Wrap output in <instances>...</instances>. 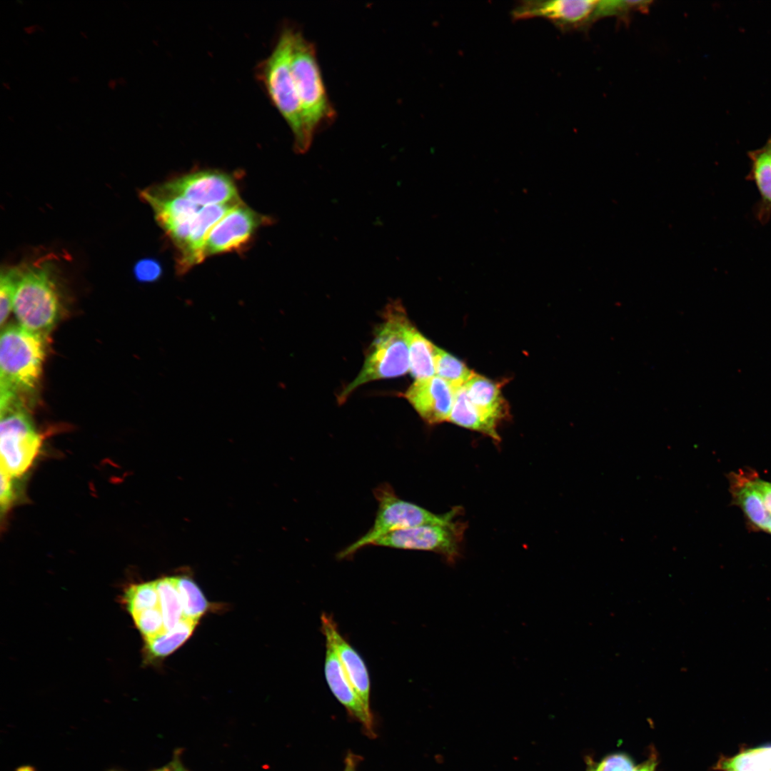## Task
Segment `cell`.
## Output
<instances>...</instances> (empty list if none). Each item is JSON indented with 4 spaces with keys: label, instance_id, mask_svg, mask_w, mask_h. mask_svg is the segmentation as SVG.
Masks as SVG:
<instances>
[{
    "label": "cell",
    "instance_id": "1",
    "mask_svg": "<svg viewBox=\"0 0 771 771\" xmlns=\"http://www.w3.org/2000/svg\"><path fill=\"white\" fill-rule=\"evenodd\" d=\"M412 326L400 300L387 304L359 374L338 397L340 404L365 383L399 377L409 371L408 333Z\"/></svg>",
    "mask_w": 771,
    "mask_h": 771
},
{
    "label": "cell",
    "instance_id": "2",
    "mask_svg": "<svg viewBox=\"0 0 771 771\" xmlns=\"http://www.w3.org/2000/svg\"><path fill=\"white\" fill-rule=\"evenodd\" d=\"M294 31L291 26L283 28L271 54L260 63L258 76L293 133L294 151L303 154L309 150L313 136L306 127L291 70Z\"/></svg>",
    "mask_w": 771,
    "mask_h": 771
},
{
    "label": "cell",
    "instance_id": "3",
    "mask_svg": "<svg viewBox=\"0 0 771 771\" xmlns=\"http://www.w3.org/2000/svg\"><path fill=\"white\" fill-rule=\"evenodd\" d=\"M46 338L22 327L9 325L0 340V406L23 403L41 376Z\"/></svg>",
    "mask_w": 771,
    "mask_h": 771
},
{
    "label": "cell",
    "instance_id": "4",
    "mask_svg": "<svg viewBox=\"0 0 771 771\" xmlns=\"http://www.w3.org/2000/svg\"><path fill=\"white\" fill-rule=\"evenodd\" d=\"M17 267L14 314L21 327L47 338L60 311L54 263L45 258Z\"/></svg>",
    "mask_w": 771,
    "mask_h": 771
},
{
    "label": "cell",
    "instance_id": "5",
    "mask_svg": "<svg viewBox=\"0 0 771 771\" xmlns=\"http://www.w3.org/2000/svg\"><path fill=\"white\" fill-rule=\"evenodd\" d=\"M378 510L372 527L363 535L338 553L339 559L353 556L364 547L373 545L379 538L400 529L421 525H448L456 521L461 508L438 515L413 503L400 498L388 483H382L373 490Z\"/></svg>",
    "mask_w": 771,
    "mask_h": 771
},
{
    "label": "cell",
    "instance_id": "6",
    "mask_svg": "<svg viewBox=\"0 0 771 771\" xmlns=\"http://www.w3.org/2000/svg\"><path fill=\"white\" fill-rule=\"evenodd\" d=\"M291 63L304 121L314 136L321 127L332 123L336 113L326 92L316 47L297 29L293 34Z\"/></svg>",
    "mask_w": 771,
    "mask_h": 771
},
{
    "label": "cell",
    "instance_id": "7",
    "mask_svg": "<svg viewBox=\"0 0 771 771\" xmlns=\"http://www.w3.org/2000/svg\"><path fill=\"white\" fill-rule=\"evenodd\" d=\"M1 470L14 479L23 476L39 453L42 438L25 410L16 403L0 408Z\"/></svg>",
    "mask_w": 771,
    "mask_h": 771
},
{
    "label": "cell",
    "instance_id": "8",
    "mask_svg": "<svg viewBox=\"0 0 771 771\" xmlns=\"http://www.w3.org/2000/svg\"><path fill=\"white\" fill-rule=\"evenodd\" d=\"M153 188L159 193L183 198L201 207L241 201L231 176L214 170L189 173Z\"/></svg>",
    "mask_w": 771,
    "mask_h": 771
},
{
    "label": "cell",
    "instance_id": "9",
    "mask_svg": "<svg viewBox=\"0 0 771 771\" xmlns=\"http://www.w3.org/2000/svg\"><path fill=\"white\" fill-rule=\"evenodd\" d=\"M465 528L463 523L457 520L448 525H421L391 532L377 540L373 545L431 551L453 563L460 553Z\"/></svg>",
    "mask_w": 771,
    "mask_h": 771
},
{
    "label": "cell",
    "instance_id": "10",
    "mask_svg": "<svg viewBox=\"0 0 771 771\" xmlns=\"http://www.w3.org/2000/svg\"><path fill=\"white\" fill-rule=\"evenodd\" d=\"M268 223L269 218L253 211L241 201L210 232L203 248V258L244 249L258 228Z\"/></svg>",
    "mask_w": 771,
    "mask_h": 771
},
{
    "label": "cell",
    "instance_id": "11",
    "mask_svg": "<svg viewBox=\"0 0 771 771\" xmlns=\"http://www.w3.org/2000/svg\"><path fill=\"white\" fill-rule=\"evenodd\" d=\"M599 1L527 0L518 1L511 10L514 21L542 18L560 30L578 29L597 19Z\"/></svg>",
    "mask_w": 771,
    "mask_h": 771
},
{
    "label": "cell",
    "instance_id": "12",
    "mask_svg": "<svg viewBox=\"0 0 771 771\" xmlns=\"http://www.w3.org/2000/svg\"><path fill=\"white\" fill-rule=\"evenodd\" d=\"M141 195L151 206L157 223L176 247L177 255L181 253L202 207L183 198L159 193L153 187L142 191Z\"/></svg>",
    "mask_w": 771,
    "mask_h": 771
},
{
    "label": "cell",
    "instance_id": "13",
    "mask_svg": "<svg viewBox=\"0 0 771 771\" xmlns=\"http://www.w3.org/2000/svg\"><path fill=\"white\" fill-rule=\"evenodd\" d=\"M455 389L434 376L418 379L403 394L424 421L430 425L448 420Z\"/></svg>",
    "mask_w": 771,
    "mask_h": 771
},
{
    "label": "cell",
    "instance_id": "14",
    "mask_svg": "<svg viewBox=\"0 0 771 771\" xmlns=\"http://www.w3.org/2000/svg\"><path fill=\"white\" fill-rule=\"evenodd\" d=\"M325 676L327 683L337 700L348 712L358 719L370 732L372 731V716L355 690L343 667L333 642L326 638Z\"/></svg>",
    "mask_w": 771,
    "mask_h": 771
},
{
    "label": "cell",
    "instance_id": "15",
    "mask_svg": "<svg viewBox=\"0 0 771 771\" xmlns=\"http://www.w3.org/2000/svg\"><path fill=\"white\" fill-rule=\"evenodd\" d=\"M321 630L331 640L343 667L366 707L370 710V679L364 661L342 637L333 619L326 613L321 617Z\"/></svg>",
    "mask_w": 771,
    "mask_h": 771
},
{
    "label": "cell",
    "instance_id": "16",
    "mask_svg": "<svg viewBox=\"0 0 771 771\" xmlns=\"http://www.w3.org/2000/svg\"><path fill=\"white\" fill-rule=\"evenodd\" d=\"M239 202L208 206L200 209L186 246L182 252L177 255L178 274L186 273L193 266L204 260L203 248L210 232L216 223Z\"/></svg>",
    "mask_w": 771,
    "mask_h": 771
},
{
    "label": "cell",
    "instance_id": "17",
    "mask_svg": "<svg viewBox=\"0 0 771 771\" xmlns=\"http://www.w3.org/2000/svg\"><path fill=\"white\" fill-rule=\"evenodd\" d=\"M464 387L473 405L485 418L498 424L507 416L508 405L498 383L475 373Z\"/></svg>",
    "mask_w": 771,
    "mask_h": 771
},
{
    "label": "cell",
    "instance_id": "18",
    "mask_svg": "<svg viewBox=\"0 0 771 771\" xmlns=\"http://www.w3.org/2000/svg\"><path fill=\"white\" fill-rule=\"evenodd\" d=\"M751 161L746 179L753 181L760 198L754 208L755 218L766 224L771 217V161L764 146L748 152Z\"/></svg>",
    "mask_w": 771,
    "mask_h": 771
},
{
    "label": "cell",
    "instance_id": "19",
    "mask_svg": "<svg viewBox=\"0 0 771 771\" xmlns=\"http://www.w3.org/2000/svg\"><path fill=\"white\" fill-rule=\"evenodd\" d=\"M459 426L480 432L498 442V424L485 418L468 399L464 386L455 389V399L448 420Z\"/></svg>",
    "mask_w": 771,
    "mask_h": 771
},
{
    "label": "cell",
    "instance_id": "20",
    "mask_svg": "<svg viewBox=\"0 0 771 771\" xmlns=\"http://www.w3.org/2000/svg\"><path fill=\"white\" fill-rule=\"evenodd\" d=\"M733 498L749 520L759 528L767 530L771 515L754 483V478L736 475L732 485Z\"/></svg>",
    "mask_w": 771,
    "mask_h": 771
},
{
    "label": "cell",
    "instance_id": "21",
    "mask_svg": "<svg viewBox=\"0 0 771 771\" xmlns=\"http://www.w3.org/2000/svg\"><path fill=\"white\" fill-rule=\"evenodd\" d=\"M434 347L415 326H411L408 333L409 371L415 380L435 376Z\"/></svg>",
    "mask_w": 771,
    "mask_h": 771
},
{
    "label": "cell",
    "instance_id": "22",
    "mask_svg": "<svg viewBox=\"0 0 771 771\" xmlns=\"http://www.w3.org/2000/svg\"><path fill=\"white\" fill-rule=\"evenodd\" d=\"M198 621L184 618L176 627L145 640L146 650L153 658L165 657L181 647L192 635Z\"/></svg>",
    "mask_w": 771,
    "mask_h": 771
},
{
    "label": "cell",
    "instance_id": "23",
    "mask_svg": "<svg viewBox=\"0 0 771 771\" xmlns=\"http://www.w3.org/2000/svg\"><path fill=\"white\" fill-rule=\"evenodd\" d=\"M155 582L165 628L166 631L171 630L185 618L177 590L176 577H165Z\"/></svg>",
    "mask_w": 771,
    "mask_h": 771
},
{
    "label": "cell",
    "instance_id": "24",
    "mask_svg": "<svg viewBox=\"0 0 771 771\" xmlns=\"http://www.w3.org/2000/svg\"><path fill=\"white\" fill-rule=\"evenodd\" d=\"M434 361L436 376L455 389L463 386L475 374L463 362L435 346Z\"/></svg>",
    "mask_w": 771,
    "mask_h": 771
},
{
    "label": "cell",
    "instance_id": "25",
    "mask_svg": "<svg viewBox=\"0 0 771 771\" xmlns=\"http://www.w3.org/2000/svg\"><path fill=\"white\" fill-rule=\"evenodd\" d=\"M178 592L185 618L199 621L210 604L196 583L187 576L176 577Z\"/></svg>",
    "mask_w": 771,
    "mask_h": 771
},
{
    "label": "cell",
    "instance_id": "26",
    "mask_svg": "<svg viewBox=\"0 0 771 771\" xmlns=\"http://www.w3.org/2000/svg\"><path fill=\"white\" fill-rule=\"evenodd\" d=\"M723 771H771V745L745 750L720 764Z\"/></svg>",
    "mask_w": 771,
    "mask_h": 771
},
{
    "label": "cell",
    "instance_id": "27",
    "mask_svg": "<svg viewBox=\"0 0 771 771\" xmlns=\"http://www.w3.org/2000/svg\"><path fill=\"white\" fill-rule=\"evenodd\" d=\"M124 600L131 617L160 606L159 595L155 581L131 585L126 590Z\"/></svg>",
    "mask_w": 771,
    "mask_h": 771
},
{
    "label": "cell",
    "instance_id": "28",
    "mask_svg": "<svg viewBox=\"0 0 771 771\" xmlns=\"http://www.w3.org/2000/svg\"><path fill=\"white\" fill-rule=\"evenodd\" d=\"M18 277V267L2 269L0 278V323L3 326L13 309Z\"/></svg>",
    "mask_w": 771,
    "mask_h": 771
},
{
    "label": "cell",
    "instance_id": "29",
    "mask_svg": "<svg viewBox=\"0 0 771 771\" xmlns=\"http://www.w3.org/2000/svg\"><path fill=\"white\" fill-rule=\"evenodd\" d=\"M132 618L144 640L155 638L166 632L160 606L143 611Z\"/></svg>",
    "mask_w": 771,
    "mask_h": 771
},
{
    "label": "cell",
    "instance_id": "30",
    "mask_svg": "<svg viewBox=\"0 0 771 771\" xmlns=\"http://www.w3.org/2000/svg\"><path fill=\"white\" fill-rule=\"evenodd\" d=\"M650 4L646 1H599L596 18L627 16L633 11H645Z\"/></svg>",
    "mask_w": 771,
    "mask_h": 771
},
{
    "label": "cell",
    "instance_id": "31",
    "mask_svg": "<svg viewBox=\"0 0 771 771\" xmlns=\"http://www.w3.org/2000/svg\"><path fill=\"white\" fill-rule=\"evenodd\" d=\"M633 760L625 754L618 753L607 756L598 765L597 771H633Z\"/></svg>",
    "mask_w": 771,
    "mask_h": 771
},
{
    "label": "cell",
    "instance_id": "32",
    "mask_svg": "<svg viewBox=\"0 0 771 771\" xmlns=\"http://www.w3.org/2000/svg\"><path fill=\"white\" fill-rule=\"evenodd\" d=\"M134 274L139 281L152 282L159 278L161 274V268L158 262L153 259L146 258L138 261L136 264Z\"/></svg>",
    "mask_w": 771,
    "mask_h": 771
},
{
    "label": "cell",
    "instance_id": "33",
    "mask_svg": "<svg viewBox=\"0 0 771 771\" xmlns=\"http://www.w3.org/2000/svg\"><path fill=\"white\" fill-rule=\"evenodd\" d=\"M14 478L1 470L0 504L1 511H6L14 498Z\"/></svg>",
    "mask_w": 771,
    "mask_h": 771
},
{
    "label": "cell",
    "instance_id": "34",
    "mask_svg": "<svg viewBox=\"0 0 771 771\" xmlns=\"http://www.w3.org/2000/svg\"><path fill=\"white\" fill-rule=\"evenodd\" d=\"M754 483L762 497L767 510L771 515V483L754 478Z\"/></svg>",
    "mask_w": 771,
    "mask_h": 771
},
{
    "label": "cell",
    "instance_id": "35",
    "mask_svg": "<svg viewBox=\"0 0 771 771\" xmlns=\"http://www.w3.org/2000/svg\"><path fill=\"white\" fill-rule=\"evenodd\" d=\"M657 765L655 755H650V757L641 765L634 767L633 771H655Z\"/></svg>",
    "mask_w": 771,
    "mask_h": 771
},
{
    "label": "cell",
    "instance_id": "36",
    "mask_svg": "<svg viewBox=\"0 0 771 771\" xmlns=\"http://www.w3.org/2000/svg\"><path fill=\"white\" fill-rule=\"evenodd\" d=\"M357 761L358 760L356 759L355 755L352 754L348 755L346 759L345 768L343 771H356V769L357 765Z\"/></svg>",
    "mask_w": 771,
    "mask_h": 771
},
{
    "label": "cell",
    "instance_id": "37",
    "mask_svg": "<svg viewBox=\"0 0 771 771\" xmlns=\"http://www.w3.org/2000/svg\"><path fill=\"white\" fill-rule=\"evenodd\" d=\"M113 771H119V770H113ZM153 771H183V770L181 766L178 765L177 762H172L170 765H166V766H165V767H163L162 768H159L158 770H153Z\"/></svg>",
    "mask_w": 771,
    "mask_h": 771
},
{
    "label": "cell",
    "instance_id": "38",
    "mask_svg": "<svg viewBox=\"0 0 771 771\" xmlns=\"http://www.w3.org/2000/svg\"><path fill=\"white\" fill-rule=\"evenodd\" d=\"M587 762H588L587 771H597L598 765L596 763H595L590 759L588 760Z\"/></svg>",
    "mask_w": 771,
    "mask_h": 771
},
{
    "label": "cell",
    "instance_id": "39",
    "mask_svg": "<svg viewBox=\"0 0 771 771\" xmlns=\"http://www.w3.org/2000/svg\"><path fill=\"white\" fill-rule=\"evenodd\" d=\"M763 146L766 149L771 161V136Z\"/></svg>",
    "mask_w": 771,
    "mask_h": 771
},
{
    "label": "cell",
    "instance_id": "40",
    "mask_svg": "<svg viewBox=\"0 0 771 771\" xmlns=\"http://www.w3.org/2000/svg\"><path fill=\"white\" fill-rule=\"evenodd\" d=\"M17 771H34V770L30 766H22L18 768Z\"/></svg>",
    "mask_w": 771,
    "mask_h": 771
},
{
    "label": "cell",
    "instance_id": "41",
    "mask_svg": "<svg viewBox=\"0 0 771 771\" xmlns=\"http://www.w3.org/2000/svg\"><path fill=\"white\" fill-rule=\"evenodd\" d=\"M116 81H116V80H115V79H110V80H109V81H108V86H109V87L110 89H114V88L116 87Z\"/></svg>",
    "mask_w": 771,
    "mask_h": 771
},
{
    "label": "cell",
    "instance_id": "42",
    "mask_svg": "<svg viewBox=\"0 0 771 771\" xmlns=\"http://www.w3.org/2000/svg\"><path fill=\"white\" fill-rule=\"evenodd\" d=\"M767 531H768V532H770L771 533V519L770 520V522H769V524H768V526H767Z\"/></svg>",
    "mask_w": 771,
    "mask_h": 771
}]
</instances>
